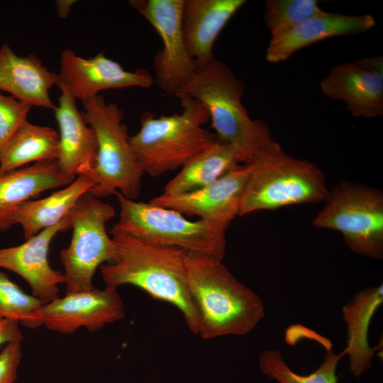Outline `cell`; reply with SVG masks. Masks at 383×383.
<instances>
[{"instance_id": "1", "label": "cell", "mask_w": 383, "mask_h": 383, "mask_svg": "<svg viewBox=\"0 0 383 383\" xmlns=\"http://www.w3.org/2000/svg\"><path fill=\"white\" fill-rule=\"evenodd\" d=\"M116 246L113 262L100 266L106 286H135L152 297L177 307L193 333L199 318L188 281L187 250L150 245L122 234H112Z\"/></svg>"}, {"instance_id": "2", "label": "cell", "mask_w": 383, "mask_h": 383, "mask_svg": "<svg viewBox=\"0 0 383 383\" xmlns=\"http://www.w3.org/2000/svg\"><path fill=\"white\" fill-rule=\"evenodd\" d=\"M186 265L202 338L245 335L264 318L262 299L238 281L222 260L187 251Z\"/></svg>"}, {"instance_id": "3", "label": "cell", "mask_w": 383, "mask_h": 383, "mask_svg": "<svg viewBox=\"0 0 383 383\" xmlns=\"http://www.w3.org/2000/svg\"><path fill=\"white\" fill-rule=\"evenodd\" d=\"M244 90L243 82L225 63L214 58L199 67L192 79L174 96L200 102L217 138L232 145L239 162L247 165L274 140L266 123L250 117L241 100Z\"/></svg>"}, {"instance_id": "4", "label": "cell", "mask_w": 383, "mask_h": 383, "mask_svg": "<svg viewBox=\"0 0 383 383\" xmlns=\"http://www.w3.org/2000/svg\"><path fill=\"white\" fill-rule=\"evenodd\" d=\"M179 99L183 109L180 113L156 116L145 112L140 130L129 137L140 169L150 176L182 167L217 139L203 126L209 121L204 106L191 98Z\"/></svg>"}, {"instance_id": "5", "label": "cell", "mask_w": 383, "mask_h": 383, "mask_svg": "<svg viewBox=\"0 0 383 383\" xmlns=\"http://www.w3.org/2000/svg\"><path fill=\"white\" fill-rule=\"evenodd\" d=\"M250 174L240 200L239 216L294 204L325 202L329 189L314 163L286 154L276 141L247 164Z\"/></svg>"}, {"instance_id": "6", "label": "cell", "mask_w": 383, "mask_h": 383, "mask_svg": "<svg viewBox=\"0 0 383 383\" xmlns=\"http://www.w3.org/2000/svg\"><path fill=\"white\" fill-rule=\"evenodd\" d=\"M114 195L120 216L111 235L122 234L145 243L178 248L223 260L227 226L201 218L190 221L177 211L149 201H135L118 192Z\"/></svg>"}, {"instance_id": "7", "label": "cell", "mask_w": 383, "mask_h": 383, "mask_svg": "<svg viewBox=\"0 0 383 383\" xmlns=\"http://www.w3.org/2000/svg\"><path fill=\"white\" fill-rule=\"evenodd\" d=\"M82 104L84 118L97 142L94 165L84 173L94 182L89 193L100 198L118 192L134 200L140 194L143 172L131 148L123 111L99 94Z\"/></svg>"}, {"instance_id": "8", "label": "cell", "mask_w": 383, "mask_h": 383, "mask_svg": "<svg viewBox=\"0 0 383 383\" xmlns=\"http://www.w3.org/2000/svg\"><path fill=\"white\" fill-rule=\"evenodd\" d=\"M312 225L340 232L347 246L357 254L383 258V194L379 189L340 182L329 192Z\"/></svg>"}, {"instance_id": "9", "label": "cell", "mask_w": 383, "mask_h": 383, "mask_svg": "<svg viewBox=\"0 0 383 383\" xmlns=\"http://www.w3.org/2000/svg\"><path fill=\"white\" fill-rule=\"evenodd\" d=\"M115 214L112 205L90 193L82 196L70 212L72 237L60 252L66 293L94 288L92 279L96 269L115 259L116 246L106 229V222Z\"/></svg>"}, {"instance_id": "10", "label": "cell", "mask_w": 383, "mask_h": 383, "mask_svg": "<svg viewBox=\"0 0 383 383\" xmlns=\"http://www.w3.org/2000/svg\"><path fill=\"white\" fill-rule=\"evenodd\" d=\"M184 0H130L160 35L162 47L156 53L153 70L156 82L167 94H174L189 82L197 72L182 31Z\"/></svg>"}, {"instance_id": "11", "label": "cell", "mask_w": 383, "mask_h": 383, "mask_svg": "<svg viewBox=\"0 0 383 383\" xmlns=\"http://www.w3.org/2000/svg\"><path fill=\"white\" fill-rule=\"evenodd\" d=\"M125 316L123 300L117 289L106 286L104 289L66 293L36 311L39 327L62 334H73L81 328L96 332Z\"/></svg>"}, {"instance_id": "12", "label": "cell", "mask_w": 383, "mask_h": 383, "mask_svg": "<svg viewBox=\"0 0 383 383\" xmlns=\"http://www.w3.org/2000/svg\"><path fill=\"white\" fill-rule=\"evenodd\" d=\"M57 85L82 103L102 90L129 87L149 88L154 79L145 69L125 70L118 62L99 52L91 58L67 49L60 55Z\"/></svg>"}, {"instance_id": "13", "label": "cell", "mask_w": 383, "mask_h": 383, "mask_svg": "<svg viewBox=\"0 0 383 383\" xmlns=\"http://www.w3.org/2000/svg\"><path fill=\"white\" fill-rule=\"evenodd\" d=\"M249 174V165H238L204 187L175 195L162 194L149 202L228 227L239 215L241 196Z\"/></svg>"}, {"instance_id": "14", "label": "cell", "mask_w": 383, "mask_h": 383, "mask_svg": "<svg viewBox=\"0 0 383 383\" xmlns=\"http://www.w3.org/2000/svg\"><path fill=\"white\" fill-rule=\"evenodd\" d=\"M70 228L68 215L57 224L40 231L23 243L0 249V267L24 279L31 288L32 295L43 304L57 299L58 286L65 284V276L63 272L51 267L48 252L55 236Z\"/></svg>"}, {"instance_id": "15", "label": "cell", "mask_w": 383, "mask_h": 383, "mask_svg": "<svg viewBox=\"0 0 383 383\" xmlns=\"http://www.w3.org/2000/svg\"><path fill=\"white\" fill-rule=\"evenodd\" d=\"M55 115L59 127V150L56 159L62 175L71 183L76 177L92 169L97 154L93 129L85 121L76 99L65 89Z\"/></svg>"}, {"instance_id": "16", "label": "cell", "mask_w": 383, "mask_h": 383, "mask_svg": "<svg viewBox=\"0 0 383 383\" xmlns=\"http://www.w3.org/2000/svg\"><path fill=\"white\" fill-rule=\"evenodd\" d=\"M375 25L374 18L369 14L346 15L323 11L303 20L284 34L271 38L266 50V60L270 62H282L318 41L362 33Z\"/></svg>"}, {"instance_id": "17", "label": "cell", "mask_w": 383, "mask_h": 383, "mask_svg": "<svg viewBox=\"0 0 383 383\" xmlns=\"http://www.w3.org/2000/svg\"><path fill=\"white\" fill-rule=\"evenodd\" d=\"M324 95L343 101L355 117L383 115V74L373 72L358 60L334 66L321 80Z\"/></svg>"}, {"instance_id": "18", "label": "cell", "mask_w": 383, "mask_h": 383, "mask_svg": "<svg viewBox=\"0 0 383 383\" xmlns=\"http://www.w3.org/2000/svg\"><path fill=\"white\" fill-rule=\"evenodd\" d=\"M245 0H184L182 31L197 69L214 59L213 48L222 29Z\"/></svg>"}, {"instance_id": "19", "label": "cell", "mask_w": 383, "mask_h": 383, "mask_svg": "<svg viewBox=\"0 0 383 383\" xmlns=\"http://www.w3.org/2000/svg\"><path fill=\"white\" fill-rule=\"evenodd\" d=\"M58 76L35 55H17L6 43L0 48V91L31 106L54 110L50 89L57 85Z\"/></svg>"}, {"instance_id": "20", "label": "cell", "mask_w": 383, "mask_h": 383, "mask_svg": "<svg viewBox=\"0 0 383 383\" xmlns=\"http://www.w3.org/2000/svg\"><path fill=\"white\" fill-rule=\"evenodd\" d=\"M70 182L56 160L40 161L0 175V231L13 226L16 209L32 197Z\"/></svg>"}, {"instance_id": "21", "label": "cell", "mask_w": 383, "mask_h": 383, "mask_svg": "<svg viewBox=\"0 0 383 383\" xmlns=\"http://www.w3.org/2000/svg\"><path fill=\"white\" fill-rule=\"evenodd\" d=\"M383 302V285L371 287L355 294L342 308L346 324V347L342 351L349 358L350 369L360 377L371 366L376 348L368 342L371 320Z\"/></svg>"}, {"instance_id": "22", "label": "cell", "mask_w": 383, "mask_h": 383, "mask_svg": "<svg viewBox=\"0 0 383 383\" xmlns=\"http://www.w3.org/2000/svg\"><path fill=\"white\" fill-rule=\"evenodd\" d=\"M94 182L84 174H79L62 189L47 197L28 200L15 211L12 223L19 224L26 240L60 223L69 215L79 199L89 193Z\"/></svg>"}, {"instance_id": "23", "label": "cell", "mask_w": 383, "mask_h": 383, "mask_svg": "<svg viewBox=\"0 0 383 383\" xmlns=\"http://www.w3.org/2000/svg\"><path fill=\"white\" fill-rule=\"evenodd\" d=\"M235 148L218 138L208 148L185 163L163 189L175 195L195 191L215 182L239 165Z\"/></svg>"}, {"instance_id": "24", "label": "cell", "mask_w": 383, "mask_h": 383, "mask_svg": "<svg viewBox=\"0 0 383 383\" xmlns=\"http://www.w3.org/2000/svg\"><path fill=\"white\" fill-rule=\"evenodd\" d=\"M58 150L59 135L55 129L26 119L0 148V175L30 162L56 160Z\"/></svg>"}, {"instance_id": "25", "label": "cell", "mask_w": 383, "mask_h": 383, "mask_svg": "<svg viewBox=\"0 0 383 383\" xmlns=\"http://www.w3.org/2000/svg\"><path fill=\"white\" fill-rule=\"evenodd\" d=\"M310 338L318 341L326 350L324 360L313 372L303 375L294 372L284 360L280 351L268 349L261 353L259 365L261 372L277 383H337V367L344 355L333 353L331 341L310 331Z\"/></svg>"}, {"instance_id": "26", "label": "cell", "mask_w": 383, "mask_h": 383, "mask_svg": "<svg viewBox=\"0 0 383 383\" xmlns=\"http://www.w3.org/2000/svg\"><path fill=\"white\" fill-rule=\"evenodd\" d=\"M322 11L316 0H267L264 20L272 38L284 34L299 22Z\"/></svg>"}, {"instance_id": "27", "label": "cell", "mask_w": 383, "mask_h": 383, "mask_svg": "<svg viewBox=\"0 0 383 383\" xmlns=\"http://www.w3.org/2000/svg\"><path fill=\"white\" fill-rule=\"evenodd\" d=\"M43 304L0 271V318L17 321L29 328H38L36 311Z\"/></svg>"}, {"instance_id": "28", "label": "cell", "mask_w": 383, "mask_h": 383, "mask_svg": "<svg viewBox=\"0 0 383 383\" xmlns=\"http://www.w3.org/2000/svg\"><path fill=\"white\" fill-rule=\"evenodd\" d=\"M31 107L0 91V148L27 119Z\"/></svg>"}, {"instance_id": "29", "label": "cell", "mask_w": 383, "mask_h": 383, "mask_svg": "<svg viewBox=\"0 0 383 383\" xmlns=\"http://www.w3.org/2000/svg\"><path fill=\"white\" fill-rule=\"evenodd\" d=\"M21 341L7 343L0 353V383H13L21 360Z\"/></svg>"}, {"instance_id": "30", "label": "cell", "mask_w": 383, "mask_h": 383, "mask_svg": "<svg viewBox=\"0 0 383 383\" xmlns=\"http://www.w3.org/2000/svg\"><path fill=\"white\" fill-rule=\"evenodd\" d=\"M19 324V322L15 320L0 318V347L12 341L23 340Z\"/></svg>"}, {"instance_id": "31", "label": "cell", "mask_w": 383, "mask_h": 383, "mask_svg": "<svg viewBox=\"0 0 383 383\" xmlns=\"http://www.w3.org/2000/svg\"><path fill=\"white\" fill-rule=\"evenodd\" d=\"M358 60L369 70L383 74V60L382 56L365 57Z\"/></svg>"}, {"instance_id": "32", "label": "cell", "mask_w": 383, "mask_h": 383, "mask_svg": "<svg viewBox=\"0 0 383 383\" xmlns=\"http://www.w3.org/2000/svg\"><path fill=\"white\" fill-rule=\"evenodd\" d=\"M77 3L76 0H57L55 1L57 16L65 19L70 13L72 6Z\"/></svg>"}]
</instances>
